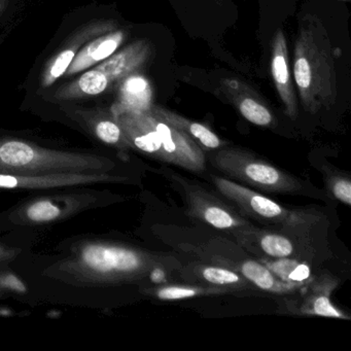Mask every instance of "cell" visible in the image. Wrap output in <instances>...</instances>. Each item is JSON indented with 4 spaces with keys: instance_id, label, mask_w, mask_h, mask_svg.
Instances as JSON below:
<instances>
[{
    "instance_id": "cell-1",
    "label": "cell",
    "mask_w": 351,
    "mask_h": 351,
    "mask_svg": "<svg viewBox=\"0 0 351 351\" xmlns=\"http://www.w3.org/2000/svg\"><path fill=\"white\" fill-rule=\"evenodd\" d=\"M328 32L318 18L300 20L293 57V77L302 106L316 114L335 104L338 94L336 65Z\"/></svg>"
},
{
    "instance_id": "cell-2",
    "label": "cell",
    "mask_w": 351,
    "mask_h": 351,
    "mask_svg": "<svg viewBox=\"0 0 351 351\" xmlns=\"http://www.w3.org/2000/svg\"><path fill=\"white\" fill-rule=\"evenodd\" d=\"M106 160L92 155L51 151L21 141H0V173L50 176L100 171Z\"/></svg>"
},
{
    "instance_id": "cell-3",
    "label": "cell",
    "mask_w": 351,
    "mask_h": 351,
    "mask_svg": "<svg viewBox=\"0 0 351 351\" xmlns=\"http://www.w3.org/2000/svg\"><path fill=\"white\" fill-rule=\"evenodd\" d=\"M213 167L231 180L268 193H297L303 184L295 176L258 159L250 152L223 147L210 158Z\"/></svg>"
},
{
    "instance_id": "cell-4",
    "label": "cell",
    "mask_w": 351,
    "mask_h": 351,
    "mask_svg": "<svg viewBox=\"0 0 351 351\" xmlns=\"http://www.w3.org/2000/svg\"><path fill=\"white\" fill-rule=\"evenodd\" d=\"M217 190L233 203L246 217L270 225H279L295 233L309 231L319 221V215L304 210L289 209L260 193L229 178L211 176Z\"/></svg>"
},
{
    "instance_id": "cell-5",
    "label": "cell",
    "mask_w": 351,
    "mask_h": 351,
    "mask_svg": "<svg viewBox=\"0 0 351 351\" xmlns=\"http://www.w3.org/2000/svg\"><path fill=\"white\" fill-rule=\"evenodd\" d=\"M82 261L97 274L118 279H138L162 274L178 265L169 256L147 254L124 246L92 244L82 252Z\"/></svg>"
},
{
    "instance_id": "cell-6",
    "label": "cell",
    "mask_w": 351,
    "mask_h": 351,
    "mask_svg": "<svg viewBox=\"0 0 351 351\" xmlns=\"http://www.w3.org/2000/svg\"><path fill=\"white\" fill-rule=\"evenodd\" d=\"M180 186L186 198L188 213L209 227L235 235L238 232L254 227L231 205L223 202L196 182L186 180L178 174L170 176Z\"/></svg>"
},
{
    "instance_id": "cell-7",
    "label": "cell",
    "mask_w": 351,
    "mask_h": 351,
    "mask_svg": "<svg viewBox=\"0 0 351 351\" xmlns=\"http://www.w3.org/2000/svg\"><path fill=\"white\" fill-rule=\"evenodd\" d=\"M204 256L209 258L213 265L226 267L235 271L238 274L250 281L256 289L272 293V295H289L301 291L300 287L283 282L282 280L275 276L268 267L265 266L261 261L244 256H233L228 248L227 252H223L215 245H208L203 248Z\"/></svg>"
},
{
    "instance_id": "cell-8",
    "label": "cell",
    "mask_w": 351,
    "mask_h": 351,
    "mask_svg": "<svg viewBox=\"0 0 351 351\" xmlns=\"http://www.w3.org/2000/svg\"><path fill=\"white\" fill-rule=\"evenodd\" d=\"M338 281L330 274L316 276L311 282L298 293L289 295L283 300L285 312L297 315L324 316V317L350 319L344 312L335 307L330 295L336 289Z\"/></svg>"
},
{
    "instance_id": "cell-9",
    "label": "cell",
    "mask_w": 351,
    "mask_h": 351,
    "mask_svg": "<svg viewBox=\"0 0 351 351\" xmlns=\"http://www.w3.org/2000/svg\"><path fill=\"white\" fill-rule=\"evenodd\" d=\"M147 116L152 127L159 135L168 164L198 173L206 169L204 151L186 133L152 112H147Z\"/></svg>"
},
{
    "instance_id": "cell-10",
    "label": "cell",
    "mask_w": 351,
    "mask_h": 351,
    "mask_svg": "<svg viewBox=\"0 0 351 351\" xmlns=\"http://www.w3.org/2000/svg\"><path fill=\"white\" fill-rule=\"evenodd\" d=\"M129 147L158 161L167 163L159 135L152 127L147 112H112ZM168 164V163H167Z\"/></svg>"
},
{
    "instance_id": "cell-11",
    "label": "cell",
    "mask_w": 351,
    "mask_h": 351,
    "mask_svg": "<svg viewBox=\"0 0 351 351\" xmlns=\"http://www.w3.org/2000/svg\"><path fill=\"white\" fill-rule=\"evenodd\" d=\"M240 246L258 258H298L297 246L289 236L264 231L256 226L234 235Z\"/></svg>"
},
{
    "instance_id": "cell-12",
    "label": "cell",
    "mask_w": 351,
    "mask_h": 351,
    "mask_svg": "<svg viewBox=\"0 0 351 351\" xmlns=\"http://www.w3.org/2000/svg\"><path fill=\"white\" fill-rule=\"evenodd\" d=\"M271 73L285 114L295 120L298 116V101L289 73L287 38L282 30H277L273 38Z\"/></svg>"
},
{
    "instance_id": "cell-13",
    "label": "cell",
    "mask_w": 351,
    "mask_h": 351,
    "mask_svg": "<svg viewBox=\"0 0 351 351\" xmlns=\"http://www.w3.org/2000/svg\"><path fill=\"white\" fill-rule=\"evenodd\" d=\"M184 278L195 280L198 285L223 287L231 293H244L256 289L250 281L246 280L235 271L219 265L194 264L186 268L180 267Z\"/></svg>"
},
{
    "instance_id": "cell-14",
    "label": "cell",
    "mask_w": 351,
    "mask_h": 351,
    "mask_svg": "<svg viewBox=\"0 0 351 351\" xmlns=\"http://www.w3.org/2000/svg\"><path fill=\"white\" fill-rule=\"evenodd\" d=\"M112 180L110 176L94 173H63L50 176H16L0 173V188L46 189L56 186H75L89 182Z\"/></svg>"
},
{
    "instance_id": "cell-15",
    "label": "cell",
    "mask_w": 351,
    "mask_h": 351,
    "mask_svg": "<svg viewBox=\"0 0 351 351\" xmlns=\"http://www.w3.org/2000/svg\"><path fill=\"white\" fill-rule=\"evenodd\" d=\"M152 54L151 45L147 40H137L125 50L108 57L96 69L106 75L108 82L124 80L143 67Z\"/></svg>"
},
{
    "instance_id": "cell-16",
    "label": "cell",
    "mask_w": 351,
    "mask_h": 351,
    "mask_svg": "<svg viewBox=\"0 0 351 351\" xmlns=\"http://www.w3.org/2000/svg\"><path fill=\"white\" fill-rule=\"evenodd\" d=\"M149 112L186 133L203 151L221 149L225 145V143L213 131L201 123L189 120L161 106H153Z\"/></svg>"
},
{
    "instance_id": "cell-17",
    "label": "cell",
    "mask_w": 351,
    "mask_h": 351,
    "mask_svg": "<svg viewBox=\"0 0 351 351\" xmlns=\"http://www.w3.org/2000/svg\"><path fill=\"white\" fill-rule=\"evenodd\" d=\"M153 89L143 75L125 77L120 89V100L112 112H147L153 106Z\"/></svg>"
},
{
    "instance_id": "cell-18",
    "label": "cell",
    "mask_w": 351,
    "mask_h": 351,
    "mask_svg": "<svg viewBox=\"0 0 351 351\" xmlns=\"http://www.w3.org/2000/svg\"><path fill=\"white\" fill-rule=\"evenodd\" d=\"M124 38V32H117L94 40L86 46L79 54L75 55L71 66L66 71L67 75H75L93 66L100 61L106 60L116 52Z\"/></svg>"
},
{
    "instance_id": "cell-19",
    "label": "cell",
    "mask_w": 351,
    "mask_h": 351,
    "mask_svg": "<svg viewBox=\"0 0 351 351\" xmlns=\"http://www.w3.org/2000/svg\"><path fill=\"white\" fill-rule=\"evenodd\" d=\"M258 261L283 282L300 289H304L316 277L311 267L298 258H258Z\"/></svg>"
},
{
    "instance_id": "cell-20",
    "label": "cell",
    "mask_w": 351,
    "mask_h": 351,
    "mask_svg": "<svg viewBox=\"0 0 351 351\" xmlns=\"http://www.w3.org/2000/svg\"><path fill=\"white\" fill-rule=\"evenodd\" d=\"M145 293L161 301H176L202 295H225L231 293V291L223 287L204 285H167L147 289Z\"/></svg>"
},
{
    "instance_id": "cell-21",
    "label": "cell",
    "mask_w": 351,
    "mask_h": 351,
    "mask_svg": "<svg viewBox=\"0 0 351 351\" xmlns=\"http://www.w3.org/2000/svg\"><path fill=\"white\" fill-rule=\"evenodd\" d=\"M238 110L244 119L260 127H271L274 124V117L260 100L252 96H237L235 98Z\"/></svg>"
},
{
    "instance_id": "cell-22",
    "label": "cell",
    "mask_w": 351,
    "mask_h": 351,
    "mask_svg": "<svg viewBox=\"0 0 351 351\" xmlns=\"http://www.w3.org/2000/svg\"><path fill=\"white\" fill-rule=\"evenodd\" d=\"M108 85L110 82L106 75L95 69L84 73L73 86L85 95H98L106 91Z\"/></svg>"
},
{
    "instance_id": "cell-23",
    "label": "cell",
    "mask_w": 351,
    "mask_h": 351,
    "mask_svg": "<svg viewBox=\"0 0 351 351\" xmlns=\"http://www.w3.org/2000/svg\"><path fill=\"white\" fill-rule=\"evenodd\" d=\"M96 134L98 138L108 145L129 147L128 141L118 123L112 121H101L96 126Z\"/></svg>"
},
{
    "instance_id": "cell-24",
    "label": "cell",
    "mask_w": 351,
    "mask_h": 351,
    "mask_svg": "<svg viewBox=\"0 0 351 351\" xmlns=\"http://www.w3.org/2000/svg\"><path fill=\"white\" fill-rule=\"evenodd\" d=\"M75 54H77V51L75 49H69V50L63 51L56 57L54 62L52 63L50 69L47 71L46 75H45V87L52 85L56 80H58L59 77H62L66 73L67 69L73 62V58L75 57Z\"/></svg>"
},
{
    "instance_id": "cell-25",
    "label": "cell",
    "mask_w": 351,
    "mask_h": 351,
    "mask_svg": "<svg viewBox=\"0 0 351 351\" xmlns=\"http://www.w3.org/2000/svg\"><path fill=\"white\" fill-rule=\"evenodd\" d=\"M61 211L50 201H40L28 207L26 215L34 221H50L57 219Z\"/></svg>"
},
{
    "instance_id": "cell-26",
    "label": "cell",
    "mask_w": 351,
    "mask_h": 351,
    "mask_svg": "<svg viewBox=\"0 0 351 351\" xmlns=\"http://www.w3.org/2000/svg\"><path fill=\"white\" fill-rule=\"evenodd\" d=\"M330 192L335 198L349 206L351 203V182L345 176H334L328 182Z\"/></svg>"
},
{
    "instance_id": "cell-27",
    "label": "cell",
    "mask_w": 351,
    "mask_h": 351,
    "mask_svg": "<svg viewBox=\"0 0 351 351\" xmlns=\"http://www.w3.org/2000/svg\"><path fill=\"white\" fill-rule=\"evenodd\" d=\"M3 283L5 285H8V287H12V289H16V291H25V287L22 285L21 281L18 280L14 276H9L3 279Z\"/></svg>"
},
{
    "instance_id": "cell-28",
    "label": "cell",
    "mask_w": 351,
    "mask_h": 351,
    "mask_svg": "<svg viewBox=\"0 0 351 351\" xmlns=\"http://www.w3.org/2000/svg\"><path fill=\"white\" fill-rule=\"evenodd\" d=\"M345 1H349V0H345Z\"/></svg>"
}]
</instances>
